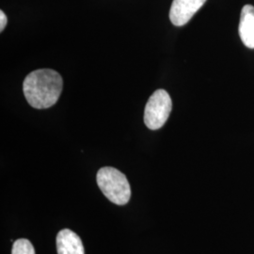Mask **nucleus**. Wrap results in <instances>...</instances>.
<instances>
[{"label": "nucleus", "instance_id": "obj_6", "mask_svg": "<svg viewBox=\"0 0 254 254\" xmlns=\"http://www.w3.org/2000/svg\"><path fill=\"white\" fill-rule=\"evenodd\" d=\"M239 35L244 46L254 49V7L252 5H245L241 10Z\"/></svg>", "mask_w": 254, "mask_h": 254}, {"label": "nucleus", "instance_id": "obj_8", "mask_svg": "<svg viewBox=\"0 0 254 254\" xmlns=\"http://www.w3.org/2000/svg\"><path fill=\"white\" fill-rule=\"evenodd\" d=\"M7 23H8V19H7L6 14L4 13L3 10H0V31L1 32L4 30V28L7 26Z\"/></svg>", "mask_w": 254, "mask_h": 254}, {"label": "nucleus", "instance_id": "obj_3", "mask_svg": "<svg viewBox=\"0 0 254 254\" xmlns=\"http://www.w3.org/2000/svg\"><path fill=\"white\" fill-rule=\"evenodd\" d=\"M173 102L170 94L165 90H157L147 102L144 111V123L151 130H157L163 127L170 117Z\"/></svg>", "mask_w": 254, "mask_h": 254}, {"label": "nucleus", "instance_id": "obj_5", "mask_svg": "<svg viewBox=\"0 0 254 254\" xmlns=\"http://www.w3.org/2000/svg\"><path fill=\"white\" fill-rule=\"evenodd\" d=\"M58 254H85L80 237L69 229L62 230L56 239Z\"/></svg>", "mask_w": 254, "mask_h": 254}, {"label": "nucleus", "instance_id": "obj_4", "mask_svg": "<svg viewBox=\"0 0 254 254\" xmlns=\"http://www.w3.org/2000/svg\"><path fill=\"white\" fill-rule=\"evenodd\" d=\"M205 2L206 0H173L170 9L172 23L176 27L185 26Z\"/></svg>", "mask_w": 254, "mask_h": 254}, {"label": "nucleus", "instance_id": "obj_2", "mask_svg": "<svg viewBox=\"0 0 254 254\" xmlns=\"http://www.w3.org/2000/svg\"><path fill=\"white\" fill-rule=\"evenodd\" d=\"M96 181L103 194L111 202L125 205L130 200L131 188L127 176L117 169L104 167L96 175Z\"/></svg>", "mask_w": 254, "mask_h": 254}, {"label": "nucleus", "instance_id": "obj_7", "mask_svg": "<svg viewBox=\"0 0 254 254\" xmlns=\"http://www.w3.org/2000/svg\"><path fill=\"white\" fill-rule=\"evenodd\" d=\"M11 254H35V250L29 240L20 238L13 243Z\"/></svg>", "mask_w": 254, "mask_h": 254}, {"label": "nucleus", "instance_id": "obj_1", "mask_svg": "<svg viewBox=\"0 0 254 254\" xmlns=\"http://www.w3.org/2000/svg\"><path fill=\"white\" fill-rule=\"evenodd\" d=\"M64 88L60 73L50 69L33 71L25 78L23 91L28 104L37 109L51 108L58 102Z\"/></svg>", "mask_w": 254, "mask_h": 254}]
</instances>
